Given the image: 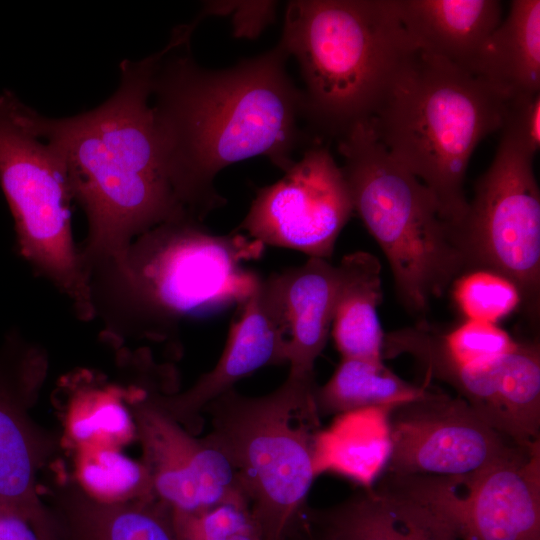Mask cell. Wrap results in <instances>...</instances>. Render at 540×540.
Wrapping results in <instances>:
<instances>
[{
	"label": "cell",
	"mask_w": 540,
	"mask_h": 540,
	"mask_svg": "<svg viewBox=\"0 0 540 540\" xmlns=\"http://www.w3.org/2000/svg\"><path fill=\"white\" fill-rule=\"evenodd\" d=\"M307 540H317V539L315 537H312V535H308Z\"/></svg>",
	"instance_id": "31"
},
{
	"label": "cell",
	"mask_w": 540,
	"mask_h": 540,
	"mask_svg": "<svg viewBox=\"0 0 540 540\" xmlns=\"http://www.w3.org/2000/svg\"><path fill=\"white\" fill-rule=\"evenodd\" d=\"M430 339L446 356L461 364L493 360L515 347L505 330L488 322L466 320L449 332L435 330L427 324Z\"/></svg>",
	"instance_id": "26"
},
{
	"label": "cell",
	"mask_w": 540,
	"mask_h": 540,
	"mask_svg": "<svg viewBox=\"0 0 540 540\" xmlns=\"http://www.w3.org/2000/svg\"><path fill=\"white\" fill-rule=\"evenodd\" d=\"M279 43L300 67L304 119L339 138L372 116L414 49L394 0L289 1Z\"/></svg>",
	"instance_id": "5"
},
{
	"label": "cell",
	"mask_w": 540,
	"mask_h": 540,
	"mask_svg": "<svg viewBox=\"0 0 540 540\" xmlns=\"http://www.w3.org/2000/svg\"><path fill=\"white\" fill-rule=\"evenodd\" d=\"M276 2L239 1L212 2L203 11V15L233 16L234 34L236 37L254 38L274 19Z\"/></svg>",
	"instance_id": "28"
},
{
	"label": "cell",
	"mask_w": 540,
	"mask_h": 540,
	"mask_svg": "<svg viewBox=\"0 0 540 540\" xmlns=\"http://www.w3.org/2000/svg\"><path fill=\"white\" fill-rule=\"evenodd\" d=\"M57 496L62 540H179L173 509L154 497L103 503L75 486Z\"/></svg>",
	"instance_id": "19"
},
{
	"label": "cell",
	"mask_w": 540,
	"mask_h": 540,
	"mask_svg": "<svg viewBox=\"0 0 540 540\" xmlns=\"http://www.w3.org/2000/svg\"><path fill=\"white\" fill-rule=\"evenodd\" d=\"M356 212L385 254L401 302L422 314L467 268L433 194L378 141L367 121L339 138Z\"/></svg>",
	"instance_id": "7"
},
{
	"label": "cell",
	"mask_w": 540,
	"mask_h": 540,
	"mask_svg": "<svg viewBox=\"0 0 540 540\" xmlns=\"http://www.w3.org/2000/svg\"><path fill=\"white\" fill-rule=\"evenodd\" d=\"M499 131L502 140L534 158L540 147V91L507 98Z\"/></svg>",
	"instance_id": "27"
},
{
	"label": "cell",
	"mask_w": 540,
	"mask_h": 540,
	"mask_svg": "<svg viewBox=\"0 0 540 540\" xmlns=\"http://www.w3.org/2000/svg\"><path fill=\"white\" fill-rule=\"evenodd\" d=\"M385 474L461 476L482 470L519 447L461 397L429 391L388 413Z\"/></svg>",
	"instance_id": "12"
},
{
	"label": "cell",
	"mask_w": 540,
	"mask_h": 540,
	"mask_svg": "<svg viewBox=\"0 0 540 540\" xmlns=\"http://www.w3.org/2000/svg\"><path fill=\"white\" fill-rule=\"evenodd\" d=\"M0 540H62V532L55 513L36 517L8 509L0 516Z\"/></svg>",
	"instance_id": "29"
},
{
	"label": "cell",
	"mask_w": 540,
	"mask_h": 540,
	"mask_svg": "<svg viewBox=\"0 0 540 540\" xmlns=\"http://www.w3.org/2000/svg\"><path fill=\"white\" fill-rule=\"evenodd\" d=\"M302 519L317 540H462L436 511L383 477L375 488Z\"/></svg>",
	"instance_id": "16"
},
{
	"label": "cell",
	"mask_w": 540,
	"mask_h": 540,
	"mask_svg": "<svg viewBox=\"0 0 540 540\" xmlns=\"http://www.w3.org/2000/svg\"><path fill=\"white\" fill-rule=\"evenodd\" d=\"M388 369L383 361L342 358L331 378L317 386L318 413L337 415L369 408H393L428 394Z\"/></svg>",
	"instance_id": "22"
},
{
	"label": "cell",
	"mask_w": 540,
	"mask_h": 540,
	"mask_svg": "<svg viewBox=\"0 0 540 540\" xmlns=\"http://www.w3.org/2000/svg\"><path fill=\"white\" fill-rule=\"evenodd\" d=\"M265 246L237 229L217 235L201 222L163 223L141 234L124 258L89 274L105 335L165 340L182 321L241 303L259 277L244 263Z\"/></svg>",
	"instance_id": "3"
},
{
	"label": "cell",
	"mask_w": 540,
	"mask_h": 540,
	"mask_svg": "<svg viewBox=\"0 0 540 540\" xmlns=\"http://www.w3.org/2000/svg\"><path fill=\"white\" fill-rule=\"evenodd\" d=\"M533 159L500 139L453 232L467 268L510 280L521 304L535 315L540 292V193Z\"/></svg>",
	"instance_id": "9"
},
{
	"label": "cell",
	"mask_w": 540,
	"mask_h": 540,
	"mask_svg": "<svg viewBox=\"0 0 540 540\" xmlns=\"http://www.w3.org/2000/svg\"><path fill=\"white\" fill-rule=\"evenodd\" d=\"M48 359L39 345L12 330L0 347V499L9 510L51 515L42 502L37 474L56 443L29 410L45 381Z\"/></svg>",
	"instance_id": "14"
},
{
	"label": "cell",
	"mask_w": 540,
	"mask_h": 540,
	"mask_svg": "<svg viewBox=\"0 0 540 540\" xmlns=\"http://www.w3.org/2000/svg\"><path fill=\"white\" fill-rule=\"evenodd\" d=\"M353 212L342 168L317 144L307 148L280 180L257 190L237 230L263 246L327 260Z\"/></svg>",
	"instance_id": "11"
},
{
	"label": "cell",
	"mask_w": 540,
	"mask_h": 540,
	"mask_svg": "<svg viewBox=\"0 0 540 540\" xmlns=\"http://www.w3.org/2000/svg\"><path fill=\"white\" fill-rule=\"evenodd\" d=\"M394 5L414 48L470 72L501 22L496 0H394Z\"/></svg>",
	"instance_id": "17"
},
{
	"label": "cell",
	"mask_w": 540,
	"mask_h": 540,
	"mask_svg": "<svg viewBox=\"0 0 540 540\" xmlns=\"http://www.w3.org/2000/svg\"><path fill=\"white\" fill-rule=\"evenodd\" d=\"M24 103L0 93V186L14 219L19 255L71 302L95 318L89 277L73 240V195L63 164L27 124Z\"/></svg>",
	"instance_id": "8"
},
{
	"label": "cell",
	"mask_w": 540,
	"mask_h": 540,
	"mask_svg": "<svg viewBox=\"0 0 540 540\" xmlns=\"http://www.w3.org/2000/svg\"><path fill=\"white\" fill-rule=\"evenodd\" d=\"M81 489L103 503L153 497L147 471L117 451L104 449L84 461L79 471Z\"/></svg>",
	"instance_id": "23"
},
{
	"label": "cell",
	"mask_w": 540,
	"mask_h": 540,
	"mask_svg": "<svg viewBox=\"0 0 540 540\" xmlns=\"http://www.w3.org/2000/svg\"><path fill=\"white\" fill-rule=\"evenodd\" d=\"M506 100L476 74L414 48L367 120L391 156L433 194L452 230L468 209L469 160L481 140L500 130Z\"/></svg>",
	"instance_id": "4"
},
{
	"label": "cell",
	"mask_w": 540,
	"mask_h": 540,
	"mask_svg": "<svg viewBox=\"0 0 540 540\" xmlns=\"http://www.w3.org/2000/svg\"><path fill=\"white\" fill-rule=\"evenodd\" d=\"M383 477L436 511L462 540H540V443L461 476Z\"/></svg>",
	"instance_id": "10"
},
{
	"label": "cell",
	"mask_w": 540,
	"mask_h": 540,
	"mask_svg": "<svg viewBox=\"0 0 540 540\" xmlns=\"http://www.w3.org/2000/svg\"><path fill=\"white\" fill-rule=\"evenodd\" d=\"M454 300L468 320L495 324L519 305L517 287L507 278L488 270H475L455 281Z\"/></svg>",
	"instance_id": "25"
},
{
	"label": "cell",
	"mask_w": 540,
	"mask_h": 540,
	"mask_svg": "<svg viewBox=\"0 0 540 540\" xmlns=\"http://www.w3.org/2000/svg\"><path fill=\"white\" fill-rule=\"evenodd\" d=\"M156 392L148 384L134 386L132 405L153 497L174 511L193 512L244 495L224 453L171 417Z\"/></svg>",
	"instance_id": "13"
},
{
	"label": "cell",
	"mask_w": 540,
	"mask_h": 540,
	"mask_svg": "<svg viewBox=\"0 0 540 540\" xmlns=\"http://www.w3.org/2000/svg\"><path fill=\"white\" fill-rule=\"evenodd\" d=\"M286 329L289 374L314 377V365L332 326L336 267L309 258L304 264L276 273Z\"/></svg>",
	"instance_id": "18"
},
{
	"label": "cell",
	"mask_w": 540,
	"mask_h": 540,
	"mask_svg": "<svg viewBox=\"0 0 540 540\" xmlns=\"http://www.w3.org/2000/svg\"><path fill=\"white\" fill-rule=\"evenodd\" d=\"M472 72L507 98L540 91V1L514 0Z\"/></svg>",
	"instance_id": "21"
},
{
	"label": "cell",
	"mask_w": 540,
	"mask_h": 540,
	"mask_svg": "<svg viewBox=\"0 0 540 540\" xmlns=\"http://www.w3.org/2000/svg\"><path fill=\"white\" fill-rule=\"evenodd\" d=\"M315 377H288L249 397L229 389L203 409L205 437L228 458L264 540H284L306 506L317 473L320 415Z\"/></svg>",
	"instance_id": "6"
},
{
	"label": "cell",
	"mask_w": 540,
	"mask_h": 540,
	"mask_svg": "<svg viewBox=\"0 0 540 540\" xmlns=\"http://www.w3.org/2000/svg\"><path fill=\"white\" fill-rule=\"evenodd\" d=\"M301 535H302V534H301ZM302 536H303V535H302ZM303 538H304L303 540H306L304 536H303Z\"/></svg>",
	"instance_id": "32"
},
{
	"label": "cell",
	"mask_w": 540,
	"mask_h": 540,
	"mask_svg": "<svg viewBox=\"0 0 540 540\" xmlns=\"http://www.w3.org/2000/svg\"><path fill=\"white\" fill-rule=\"evenodd\" d=\"M158 52L120 65V84L100 106L49 118L24 104L25 120L66 171L88 224L85 270L120 262L135 238L163 223L195 219L166 167L150 104Z\"/></svg>",
	"instance_id": "2"
},
{
	"label": "cell",
	"mask_w": 540,
	"mask_h": 540,
	"mask_svg": "<svg viewBox=\"0 0 540 540\" xmlns=\"http://www.w3.org/2000/svg\"><path fill=\"white\" fill-rule=\"evenodd\" d=\"M6 510H8V508H7L6 505L3 503V501L0 499V516H1Z\"/></svg>",
	"instance_id": "30"
},
{
	"label": "cell",
	"mask_w": 540,
	"mask_h": 540,
	"mask_svg": "<svg viewBox=\"0 0 540 540\" xmlns=\"http://www.w3.org/2000/svg\"><path fill=\"white\" fill-rule=\"evenodd\" d=\"M336 267L332 335L342 358L382 362L384 333L377 308L382 301L381 264L369 252L345 255Z\"/></svg>",
	"instance_id": "20"
},
{
	"label": "cell",
	"mask_w": 540,
	"mask_h": 540,
	"mask_svg": "<svg viewBox=\"0 0 540 540\" xmlns=\"http://www.w3.org/2000/svg\"><path fill=\"white\" fill-rule=\"evenodd\" d=\"M173 518L179 540H264L244 495Z\"/></svg>",
	"instance_id": "24"
},
{
	"label": "cell",
	"mask_w": 540,
	"mask_h": 540,
	"mask_svg": "<svg viewBox=\"0 0 540 540\" xmlns=\"http://www.w3.org/2000/svg\"><path fill=\"white\" fill-rule=\"evenodd\" d=\"M239 304L214 368L183 392L156 394L159 405L193 435L203 428L202 413L207 404L254 371L287 362V337L276 273L265 279L259 277L251 293Z\"/></svg>",
	"instance_id": "15"
},
{
	"label": "cell",
	"mask_w": 540,
	"mask_h": 540,
	"mask_svg": "<svg viewBox=\"0 0 540 540\" xmlns=\"http://www.w3.org/2000/svg\"><path fill=\"white\" fill-rule=\"evenodd\" d=\"M192 25L174 32L158 52L150 101L155 132L175 189L202 222L225 204L214 179L236 162L265 156L287 171L306 135L303 95L287 74L278 43L233 67H200L183 51Z\"/></svg>",
	"instance_id": "1"
}]
</instances>
